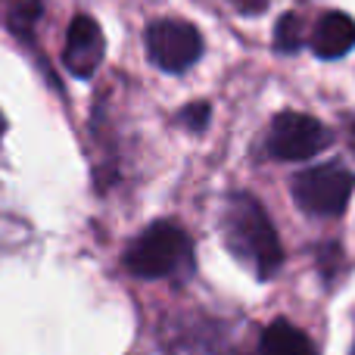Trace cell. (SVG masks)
Returning <instances> with one entry per match:
<instances>
[{
	"label": "cell",
	"mask_w": 355,
	"mask_h": 355,
	"mask_svg": "<svg viewBox=\"0 0 355 355\" xmlns=\"http://www.w3.org/2000/svg\"><path fill=\"white\" fill-rule=\"evenodd\" d=\"M275 47L281 53H296L302 47V31H300V16L296 12H284L275 25Z\"/></svg>",
	"instance_id": "9c48e42d"
},
{
	"label": "cell",
	"mask_w": 355,
	"mask_h": 355,
	"mask_svg": "<svg viewBox=\"0 0 355 355\" xmlns=\"http://www.w3.org/2000/svg\"><path fill=\"white\" fill-rule=\"evenodd\" d=\"M147 56L162 72H187L202 56V35L184 19H156L147 25Z\"/></svg>",
	"instance_id": "5b68a950"
},
{
	"label": "cell",
	"mask_w": 355,
	"mask_h": 355,
	"mask_svg": "<svg viewBox=\"0 0 355 355\" xmlns=\"http://www.w3.org/2000/svg\"><path fill=\"white\" fill-rule=\"evenodd\" d=\"M259 355H318V352H315V343L300 327L277 318L265 327L262 343H259Z\"/></svg>",
	"instance_id": "ba28073f"
},
{
	"label": "cell",
	"mask_w": 355,
	"mask_h": 355,
	"mask_svg": "<svg viewBox=\"0 0 355 355\" xmlns=\"http://www.w3.org/2000/svg\"><path fill=\"white\" fill-rule=\"evenodd\" d=\"M355 47V22L346 12H324L312 28V50L321 60H337Z\"/></svg>",
	"instance_id": "52a82bcc"
},
{
	"label": "cell",
	"mask_w": 355,
	"mask_h": 355,
	"mask_svg": "<svg viewBox=\"0 0 355 355\" xmlns=\"http://www.w3.org/2000/svg\"><path fill=\"white\" fill-rule=\"evenodd\" d=\"M352 147H355V125H352Z\"/></svg>",
	"instance_id": "4fadbf2b"
},
{
	"label": "cell",
	"mask_w": 355,
	"mask_h": 355,
	"mask_svg": "<svg viewBox=\"0 0 355 355\" xmlns=\"http://www.w3.org/2000/svg\"><path fill=\"white\" fill-rule=\"evenodd\" d=\"M209 116H212L209 103H193V106H187V110L181 112V122L187 125L190 131H202L206 128V122H209Z\"/></svg>",
	"instance_id": "8fae6325"
},
{
	"label": "cell",
	"mask_w": 355,
	"mask_h": 355,
	"mask_svg": "<svg viewBox=\"0 0 355 355\" xmlns=\"http://www.w3.org/2000/svg\"><path fill=\"white\" fill-rule=\"evenodd\" d=\"M290 190H293L296 206L306 215L337 218L352 200L355 175L340 162H324V166H312L300 172L290 184Z\"/></svg>",
	"instance_id": "3957f363"
},
{
	"label": "cell",
	"mask_w": 355,
	"mask_h": 355,
	"mask_svg": "<svg viewBox=\"0 0 355 355\" xmlns=\"http://www.w3.org/2000/svg\"><path fill=\"white\" fill-rule=\"evenodd\" d=\"M37 12H41V3H37V0H28V3H22L19 10H12V16H10L12 31H16V35L31 37V28H35Z\"/></svg>",
	"instance_id": "30bf717a"
},
{
	"label": "cell",
	"mask_w": 355,
	"mask_h": 355,
	"mask_svg": "<svg viewBox=\"0 0 355 355\" xmlns=\"http://www.w3.org/2000/svg\"><path fill=\"white\" fill-rule=\"evenodd\" d=\"M122 262L131 275L144 281L178 277L193 265V243L190 234L175 221H153L141 237L131 240Z\"/></svg>",
	"instance_id": "7a4b0ae2"
},
{
	"label": "cell",
	"mask_w": 355,
	"mask_h": 355,
	"mask_svg": "<svg viewBox=\"0 0 355 355\" xmlns=\"http://www.w3.org/2000/svg\"><path fill=\"white\" fill-rule=\"evenodd\" d=\"M225 240H227V250L246 262L256 277L268 281L281 271L284 265V246L277 240V231L271 225L268 212L262 209V202L252 200L250 193H237L227 200L225 209Z\"/></svg>",
	"instance_id": "6da1fadb"
},
{
	"label": "cell",
	"mask_w": 355,
	"mask_h": 355,
	"mask_svg": "<svg viewBox=\"0 0 355 355\" xmlns=\"http://www.w3.org/2000/svg\"><path fill=\"white\" fill-rule=\"evenodd\" d=\"M3 128H6V125H3V116H0V137H3Z\"/></svg>",
	"instance_id": "7c38bea8"
},
{
	"label": "cell",
	"mask_w": 355,
	"mask_h": 355,
	"mask_svg": "<svg viewBox=\"0 0 355 355\" xmlns=\"http://www.w3.org/2000/svg\"><path fill=\"white\" fill-rule=\"evenodd\" d=\"M327 144H331V131L318 119L306 116V112H281V116H275L268 137H265L268 156H275L281 162L312 159Z\"/></svg>",
	"instance_id": "277c9868"
},
{
	"label": "cell",
	"mask_w": 355,
	"mask_h": 355,
	"mask_svg": "<svg viewBox=\"0 0 355 355\" xmlns=\"http://www.w3.org/2000/svg\"><path fill=\"white\" fill-rule=\"evenodd\" d=\"M103 53H106V41H103L100 25L91 16L78 12L69 22V31H66V47H62L66 69L75 78H91L100 69V62H103Z\"/></svg>",
	"instance_id": "8992f818"
}]
</instances>
